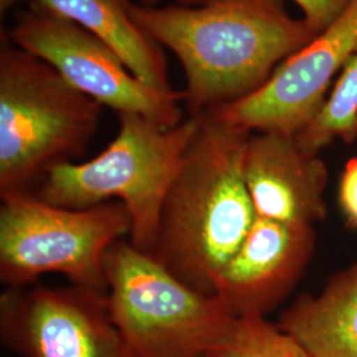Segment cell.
Masks as SVG:
<instances>
[{
  "label": "cell",
  "mask_w": 357,
  "mask_h": 357,
  "mask_svg": "<svg viewBox=\"0 0 357 357\" xmlns=\"http://www.w3.org/2000/svg\"><path fill=\"white\" fill-rule=\"evenodd\" d=\"M243 174L257 216L308 227L327 216V166L295 137L250 134Z\"/></svg>",
  "instance_id": "cell-11"
},
{
  "label": "cell",
  "mask_w": 357,
  "mask_h": 357,
  "mask_svg": "<svg viewBox=\"0 0 357 357\" xmlns=\"http://www.w3.org/2000/svg\"><path fill=\"white\" fill-rule=\"evenodd\" d=\"M250 132L209 113L199 126L162 205L150 255L192 290L215 296L216 282L255 224L243 174Z\"/></svg>",
  "instance_id": "cell-2"
},
{
  "label": "cell",
  "mask_w": 357,
  "mask_h": 357,
  "mask_svg": "<svg viewBox=\"0 0 357 357\" xmlns=\"http://www.w3.org/2000/svg\"><path fill=\"white\" fill-rule=\"evenodd\" d=\"M356 52L354 0L332 24L286 59L261 89L206 113L250 134L298 137L319 113L335 77Z\"/></svg>",
  "instance_id": "cell-9"
},
{
  "label": "cell",
  "mask_w": 357,
  "mask_h": 357,
  "mask_svg": "<svg viewBox=\"0 0 357 357\" xmlns=\"http://www.w3.org/2000/svg\"><path fill=\"white\" fill-rule=\"evenodd\" d=\"M142 31L178 57L190 115L240 101L319 32L294 19L284 0H200L193 6L132 4Z\"/></svg>",
  "instance_id": "cell-1"
},
{
  "label": "cell",
  "mask_w": 357,
  "mask_h": 357,
  "mask_svg": "<svg viewBox=\"0 0 357 357\" xmlns=\"http://www.w3.org/2000/svg\"><path fill=\"white\" fill-rule=\"evenodd\" d=\"M295 138L307 151L315 153L336 139L344 143L357 139V52L333 82L319 113Z\"/></svg>",
  "instance_id": "cell-14"
},
{
  "label": "cell",
  "mask_w": 357,
  "mask_h": 357,
  "mask_svg": "<svg viewBox=\"0 0 357 357\" xmlns=\"http://www.w3.org/2000/svg\"><path fill=\"white\" fill-rule=\"evenodd\" d=\"M22 1L29 3V0H0V13H4L10 11L16 4L22 3Z\"/></svg>",
  "instance_id": "cell-18"
},
{
  "label": "cell",
  "mask_w": 357,
  "mask_h": 357,
  "mask_svg": "<svg viewBox=\"0 0 357 357\" xmlns=\"http://www.w3.org/2000/svg\"><path fill=\"white\" fill-rule=\"evenodd\" d=\"M312 357H357V264L339 270L319 294H302L277 321Z\"/></svg>",
  "instance_id": "cell-12"
},
{
  "label": "cell",
  "mask_w": 357,
  "mask_h": 357,
  "mask_svg": "<svg viewBox=\"0 0 357 357\" xmlns=\"http://www.w3.org/2000/svg\"><path fill=\"white\" fill-rule=\"evenodd\" d=\"M212 357H312L291 335L265 317H230Z\"/></svg>",
  "instance_id": "cell-15"
},
{
  "label": "cell",
  "mask_w": 357,
  "mask_h": 357,
  "mask_svg": "<svg viewBox=\"0 0 357 357\" xmlns=\"http://www.w3.org/2000/svg\"><path fill=\"white\" fill-rule=\"evenodd\" d=\"M339 205L347 224L357 228V156L347 162L340 176Z\"/></svg>",
  "instance_id": "cell-17"
},
{
  "label": "cell",
  "mask_w": 357,
  "mask_h": 357,
  "mask_svg": "<svg viewBox=\"0 0 357 357\" xmlns=\"http://www.w3.org/2000/svg\"><path fill=\"white\" fill-rule=\"evenodd\" d=\"M130 230L131 217L118 202L69 209L33 192L1 196L0 281L16 289L57 273L70 284L106 294L105 255Z\"/></svg>",
  "instance_id": "cell-5"
},
{
  "label": "cell",
  "mask_w": 357,
  "mask_h": 357,
  "mask_svg": "<svg viewBox=\"0 0 357 357\" xmlns=\"http://www.w3.org/2000/svg\"><path fill=\"white\" fill-rule=\"evenodd\" d=\"M29 7L85 28L105 41L142 82L172 89L165 50L135 23L130 0H29Z\"/></svg>",
  "instance_id": "cell-13"
},
{
  "label": "cell",
  "mask_w": 357,
  "mask_h": 357,
  "mask_svg": "<svg viewBox=\"0 0 357 357\" xmlns=\"http://www.w3.org/2000/svg\"><path fill=\"white\" fill-rule=\"evenodd\" d=\"M142 6H147V7H153L158 0H141Z\"/></svg>",
  "instance_id": "cell-19"
},
{
  "label": "cell",
  "mask_w": 357,
  "mask_h": 357,
  "mask_svg": "<svg viewBox=\"0 0 357 357\" xmlns=\"http://www.w3.org/2000/svg\"><path fill=\"white\" fill-rule=\"evenodd\" d=\"M112 319L138 357H212L231 315L217 296L197 293L130 241L105 255Z\"/></svg>",
  "instance_id": "cell-6"
},
{
  "label": "cell",
  "mask_w": 357,
  "mask_h": 357,
  "mask_svg": "<svg viewBox=\"0 0 357 357\" xmlns=\"http://www.w3.org/2000/svg\"><path fill=\"white\" fill-rule=\"evenodd\" d=\"M181 6H193L200 0H176ZM302 13L305 20L317 32H321L332 24L354 0H294Z\"/></svg>",
  "instance_id": "cell-16"
},
{
  "label": "cell",
  "mask_w": 357,
  "mask_h": 357,
  "mask_svg": "<svg viewBox=\"0 0 357 357\" xmlns=\"http://www.w3.org/2000/svg\"><path fill=\"white\" fill-rule=\"evenodd\" d=\"M8 38L16 47L47 61L73 88L118 115H141L163 128H176L184 121L183 91L142 82L105 41L70 20L29 8L17 13Z\"/></svg>",
  "instance_id": "cell-7"
},
{
  "label": "cell",
  "mask_w": 357,
  "mask_h": 357,
  "mask_svg": "<svg viewBox=\"0 0 357 357\" xmlns=\"http://www.w3.org/2000/svg\"><path fill=\"white\" fill-rule=\"evenodd\" d=\"M102 107L1 32L0 197L33 192L54 167L79 162Z\"/></svg>",
  "instance_id": "cell-3"
},
{
  "label": "cell",
  "mask_w": 357,
  "mask_h": 357,
  "mask_svg": "<svg viewBox=\"0 0 357 357\" xmlns=\"http://www.w3.org/2000/svg\"><path fill=\"white\" fill-rule=\"evenodd\" d=\"M0 342L20 357H138L112 319L106 294L75 284L7 289Z\"/></svg>",
  "instance_id": "cell-8"
},
{
  "label": "cell",
  "mask_w": 357,
  "mask_h": 357,
  "mask_svg": "<svg viewBox=\"0 0 357 357\" xmlns=\"http://www.w3.org/2000/svg\"><path fill=\"white\" fill-rule=\"evenodd\" d=\"M315 243L314 227L257 216L221 271L215 296L234 317L266 318L303 277Z\"/></svg>",
  "instance_id": "cell-10"
},
{
  "label": "cell",
  "mask_w": 357,
  "mask_h": 357,
  "mask_svg": "<svg viewBox=\"0 0 357 357\" xmlns=\"http://www.w3.org/2000/svg\"><path fill=\"white\" fill-rule=\"evenodd\" d=\"M109 146L88 162L54 167L33 193L50 204L86 209L118 202L131 217L128 241L151 253L162 205L192 141L199 115L163 128L137 114H119Z\"/></svg>",
  "instance_id": "cell-4"
}]
</instances>
